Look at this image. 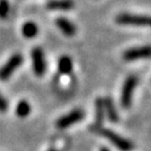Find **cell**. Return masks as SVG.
Masks as SVG:
<instances>
[{"label":"cell","instance_id":"cell-1","mask_svg":"<svg viewBox=\"0 0 151 151\" xmlns=\"http://www.w3.org/2000/svg\"><path fill=\"white\" fill-rule=\"evenodd\" d=\"M116 22L120 25H129V26H139L145 27L150 24V18L147 15L132 14V13H121L116 15Z\"/></svg>","mask_w":151,"mask_h":151},{"label":"cell","instance_id":"cell-2","mask_svg":"<svg viewBox=\"0 0 151 151\" xmlns=\"http://www.w3.org/2000/svg\"><path fill=\"white\" fill-rule=\"evenodd\" d=\"M99 131L104 137H106L108 141H110V143H112V145H114L121 151H131L132 148H133V145H132L131 142L124 139L112 130L99 129Z\"/></svg>","mask_w":151,"mask_h":151},{"label":"cell","instance_id":"cell-3","mask_svg":"<svg viewBox=\"0 0 151 151\" xmlns=\"http://www.w3.org/2000/svg\"><path fill=\"white\" fill-rule=\"evenodd\" d=\"M137 84V78L135 76H129L125 80L122 87V93H121V104L124 108H128L131 105L132 94L134 91Z\"/></svg>","mask_w":151,"mask_h":151},{"label":"cell","instance_id":"cell-4","mask_svg":"<svg viewBox=\"0 0 151 151\" xmlns=\"http://www.w3.org/2000/svg\"><path fill=\"white\" fill-rule=\"evenodd\" d=\"M32 64L33 70L37 77H43L46 71V61H45L44 52L40 47H35L32 50Z\"/></svg>","mask_w":151,"mask_h":151},{"label":"cell","instance_id":"cell-5","mask_svg":"<svg viewBox=\"0 0 151 151\" xmlns=\"http://www.w3.org/2000/svg\"><path fill=\"white\" fill-rule=\"evenodd\" d=\"M23 61V57L20 54H14L6 62L5 64L0 67V80L5 81L13 75L15 70L21 65Z\"/></svg>","mask_w":151,"mask_h":151},{"label":"cell","instance_id":"cell-6","mask_svg":"<svg viewBox=\"0 0 151 151\" xmlns=\"http://www.w3.org/2000/svg\"><path fill=\"white\" fill-rule=\"evenodd\" d=\"M149 57H150V46L149 45L131 47V48L123 52V59L126 62H133L142 59H148Z\"/></svg>","mask_w":151,"mask_h":151},{"label":"cell","instance_id":"cell-7","mask_svg":"<svg viewBox=\"0 0 151 151\" xmlns=\"http://www.w3.org/2000/svg\"><path fill=\"white\" fill-rule=\"evenodd\" d=\"M83 118H84V112L80 109H76V110L70 111L69 113L60 118L57 121L56 125L60 129H65L67 127H70L71 125H73L76 123L80 122Z\"/></svg>","mask_w":151,"mask_h":151},{"label":"cell","instance_id":"cell-8","mask_svg":"<svg viewBox=\"0 0 151 151\" xmlns=\"http://www.w3.org/2000/svg\"><path fill=\"white\" fill-rule=\"evenodd\" d=\"M56 25L66 37H73L77 33V27L75 24L64 17H59L56 19Z\"/></svg>","mask_w":151,"mask_h":151},{"label":"cell","instance_id":"cell-9","mask_svg":"<svg viewBox=\"0 0 151 151\" xmlns=\"http://www.w3.org/2000/svg\"><path fill=\"white\" fill-rule=\"evenodd\" d=\"M75 6L73 0H50L46 3V9L50 11H62L67 12Z\"/></svg>","mask_w":151,"mask_h":151},{"label":"cell","instance_id":"cell-10","mask_svg":"<svg viewBox=\"0 0 151 151\" xmlns=\"http://www.w3.org/2000/svg\"><path fill=\"white\" fill-rule=\"evenodd\" d=\"M103 101H104V109H105V113L107 114L108 120L112 123H116L119 121V113L116 111V106H114L111 98L103 99Z\"/></svg>","mask_w":151,"mask_h":151},{"label":"cell","instance_id":"cell-11","mask_svg":"<svg viewBox=\"0 0 151 151\" xmlns=\"http://www.w3.org/2000/svg\"><path fill=\"white\" fill-rule=\"evenodd\" d=\"M58 70L63 75H68L73 70V60L68 56H62L58 61Z\"/></svg>","mask_w":151,"mask_h":151},{"label":"cell","instance_id":"cell-12","mask_svg":"<svg viewBox=\"0 0 151 151\" xmlns=\"http://www.w3.org/2000/svg\"><path fill=\"white\" fill-rule=\"evenodd\" d=\"M104 116H105V109H104V101L103 99L99 98L96 101V127L101 129L103 124Z\"/></svg>","mask_w":151,"mask_h":151},{"label":"cell","instance_id":"cell-13","mask_svg":"<svg viewBox=\"0 0 151 151\" xmlns=\"http://www.w3.org/2000/svg\"><path fill=\"white\" fill-rule=\"evenodd\" d=\"M38 26L35 22L33 21H27L22 25L21 28V33L23 35V37L27 38V39H32V38H35L38 34Z\"/></svg>","mask_w":151,"mask_h":151},{"label":"cell","instance_id":"cell-14","mask_svg":"<svg viewBox=\"0 0 151 151\" xmlns=\"http://www.w3.org/2000/svg\"><path fill=\"white\" fill-rule=\"evenodd\" d=\"M31 105L28 104V102L24 101H20L16 106V114L19 118H26V116L31 113Z\"/></svg>","mask_w":151,"mask_h":151},{"label":"cell","instance_id":"cell-15","mask_svg":"<svg viewBox=\"0 0 151 151\" xmlns=\"http://www.w3.org/2000/svg\"><path fill=\"white\" fill-rule=\"evenodd\" d=\"M9 13V3L7 0H0V18L5 19Z\"/></svg>","mask_w":151,"mask_h":151},{"label":"cell","instance_id":"cell-16","mask_svg":"<svg viewBox=\"0 0 151 151\" xmlns=\"http://www.w3.org/2000/svg\"><path fill=\"white\" fill-rule=\"evenodd\" d=\"M7 107H9L7 101L5 100V98L3 97L2 94L0 93V111H1V112H4V111H6Z\"/></svg>","mask_w":151,"mask_h":151},{"label":"cell","instance_id":"cell-17","mask_svg":"<svg viewBox=\"0 0 151 151\" xmlns=\"http://www.w3.org/2000/svg\"><path fill=\"white\" fill-rule=\"evenodd\" d=\"M100 151H109V150L107 148H105V147H103V148L100 149Z\"/></svg>","mask_w":151,"mask_h":151},{"label":"cell","instance_id":"cell-18","mask_svg":"<svg viewBox=\"0 0 151 151\" xmlns=\"http://www.w3.org/2000/svg\"><path fill=\"white\" fill-rule=\"evenodd\" d=\"M48 151H56L55 149H50V150H48Z\"/></svg>","mask_w":151,"mask_h":151}]
</instances>
